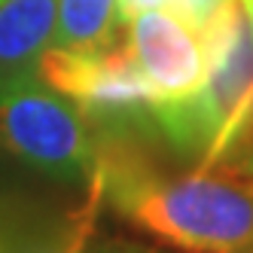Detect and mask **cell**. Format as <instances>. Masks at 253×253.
I'll return each instance as SVG.
<instances>
[{"mask_svg": "<svg viewBox=\"0 0 253 253\" xmlns=\"http://www.w3.org/2000/svg\"><path fill=\"white\" fill-rule=\"evenodd\" d=\"M101 195L119 220L180 253H253V177L235 165L171 171L150 137H101Z\"/></svg>", "mask_w": 253, "mask_h": 253, "instance_id": "1", "label": "cell"}, {"mask_svg": "<svg viewBox=\"0 0 253 253\" xmlns=\"http://www.w3.org/2000/svg\"><path fill=\"white\" fill-rule=\"evenodd\" d=\"M37 77L52 92L74 101L98 137H159L153 125V88L128 43L98 52L49 46Z\"/></svg>", "mask_w": 253, "mask_h": 253, "instance_id": "2", "label": "cell"}, {"mask_svg": "<svg viewBox=\"0 0 253 253\" xmlns=\"http://www.w3.org/2000/svg\"><path fill=\"white\" fill-rule=\"evenodd\" d=\"M0 147L61 183H92L101 137L80 107L43 83L0 95Z\"/></svg>", "mask_w": 253, "mask_h": 253, "instance_id": "3", "label": "cell"}, {"mask_svg": "<svg viewBox=\"0 0 253 253\" xmlns=\"http://www.w3.org/2000/svg\"><path fill=\"white\" fill-rule=\"evenodd\" d=\"M128 49L150 83L156 104L195 95L208 74V55L195 34L165 6L128 19ZM153 104V107H156Z\"/></svg>", "mask_w": 253, "mask_h": 253, "instance_id": "4", "label": "cell"}, {"mask_svg": "<svg viewBox=\"0 0 253 253\" xmlns=\"http://www.w3.org/2000/svg\"><path fill=\"white\" fill-rule=\"evenodd\" d=\"M101 202V171L85 186L83 202L61 213L15 195H0V253H85Z\"/></svg>", "mask_w": 253, "mask_h": 253, "instance_id": "5", "label": "cell"}, {"mask_svg": "<svg viewBox=\"0 0 253 253\" xmlns=\"http://www.w3.org/2000/svg\"><path fill=\"white\" fill-rule=\"evenodd\" d=\"M55 37V0H0V95L40 83Z\"/></svg>", "mask_w": 253, "mask_h": 253, "instance_id": "6", "label": "cell"}, {"mask_svg": "<svg viewBox=\"0 0 253 253\" xmlns=\"http://www.w3.org/2000/svg\"><path fill=\"white\" fill-rule=\"evenodd\" d=\"M125 15L119 0H55L52 46L98 52L122 43Z\"/></svg>", "mask_w": 253, "mask_h": 253, "instance_id": "7", "label": "cell"}, {"mask_svg": "<svg viewBox=\"0 0 253 253\" xmlns=\"http://www.w3.org/2000/svg\"><path fill=\"white\" fill-rule=\"evenodd\" d=\"M235 3H238V0H168L165 9L174 12L205 46V40L213 37V34L226 25Z\"/></svg>", "mask_w": 253, "mask_h": 253, "instance_id": "8", "label": "cell"}, {"mask_svg": "<svg viewBox=\"0 0 253 253\" xmlns=\"http://www.w3.org/2000/svg\"><path fill=\"white\" fill-rule=\"evenodd\" d=\"M85 253H162V250L131 238H116V235H92Z\"/></svg>", "mask_w": 253, "mask_h": 253, "instance_id": "9", "label": "cell"}, {"mask_svg": "<svg viewBox=\"0 0 253 253\" xmlns=\"http://www.w3.org/2000/svg\"><path fill=\"white\" fill-rule=\"evenodd\" d=\"M226 165H235L238 171H244L247 177H253V125H250V131L244 134V140L238 143V150L226 159Z\"/></svg>", "mask_w": 253, "mask_h": 253, "instance_id": "10", "label": "cell"}]
</instances>
